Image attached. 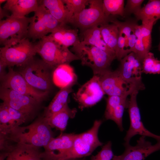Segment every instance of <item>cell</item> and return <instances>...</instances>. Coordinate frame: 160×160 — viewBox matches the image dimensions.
Instances as JSON below:
<instances>
[{
  "instance_id": "cell-17",
  "label": "cell",
  "mask_w": 160,
  "mask_h": 160,
  "mask_svg": "<svg viewBox=\"0 0 160 160\" xmlns=\"http://www.w3.org/2000/svg\"><path fill=\"white\" fill-rule=\"evenodd\" d=\"M117 69L123 79L129 84L141 80L142 62L132 52L122 58Z\"/></svg>"
},
{
  "instance_id": "cell-21",
  "label": "cell",
  "mask_w": 160,
  "mask_h": 160,
  "mask_svg": "<svg viewBox=\"0 0 160 160\" xmlns=\"http://www.w3.org/2000/svg\"><path fill=\"white\" fill-rule=\"evenodd\" d=\"M78 32L77 28H70L66 25H63L48 36L56 43L68 48L70 46H75L80 42Z\"/></svg>"
},
{
  "instance_id": "cell-15",
  "label": "cell",
  "mask_w": 160,
  "mask_h": 160,
  "mask_svg": "<svg viewBox=\"0 0 160 160\" xmlns=\"http://www.w3.org/2000/svg\"><path fill=\"white\" fill-rule=\"evenodd\" d=\"M76 134H62L52 138L44 148L43 154L47 160H61L71 149Z\"/></svg>"
},
{
  "instance_id": "cell-29",
  "label": "cell",
  "mask_w": 160,
  "mask_h": 160,
  "mask_svg": "<svg viewBox=\"0 0 160 160\" xmlns=\"http://www.w3.org/2000/svg\"><path fill=\"white\" fill-rule=\"evenodd\" d=\"M138 21L160 19V0H149L147 3L134 15Z\"/></svg>"
},
{
  "instance_id": "cell-9",
  "label": "cell",
  "mask_w": 160,
  "mask_h": 160,
  "mask_svg": "<svg viewBox=\"0 0 160 160\" xmlns=\"http://www.w3.org/2000/svg\"><path fill=\"white\" fill-rule=\"evenodd\" d=\"M63 25H66L60 22L39 4L33 16L31 17L27 36L33 41L40 39Z\"/></svg>"
},
{
  "instance_id": "cell-5",
  "label": "cell",
  "mask_w": 160,
  "mask_h": 160,
  "mask_svg": "<svg viewBox=\"0 0 160 160\" xmlns=\"http://www.w3.org/2000/svg\"><path fill=\"white\" fill-rule=\"evenodd\" d=\"M35 44L37 53L45 63L54 68L61 64H69L73 61L79 60L68 48L56 43L48 35L40 39Z\"/></svg>"
},
{
  "instance_id": "cell-27",
  "label": "cell",
  "mask_w": 160,
  "mask_h": 160,
  "mask_svg": "<svg viewBox=\"0 0 160 160\" xmlns=\"http://www.w3.org/2000/svg\"><path fill=\"white\" fill-rule=\"evenodd\" d=\"M77 112L76 108L71 109L67 105L47 121L51 128H55L63 132L65 129L69 119L74 118Z\"/></svg>"
},
{
  "instance_id": "cell-34",
  "label": "cell",
  "mask_w": 160,
  "mask_h": 160,
  "mask_svg": "<svg viewBox=\"0 0 160 160\" xmlns=\"http://www.w3.org/2000/svg\"><path fill=\"white\" fill-rule=\"evenodd\" d=\"M62 0L68 10L71 20L74 15L78 14L85 8L89 0Z\"/></svg>"
},
{
  "instance_id": "cell-35",
  "label": "cell",
  "mask_w": 160,
  "mask_h": 160,
  "mask_svg": "<svg viewBox=\"0 0 160 160\" xmlns=\"http://www.w3.org/2000/svg\"><path fill=\"white\" fill-rule=\"evenodd\" d=\"M135 33L137 37L135 45L134 52L135 53L140 60L143 61L147 55L148 53L146 51L142 42L140 25L138 24L136 25Z\"/></svg>"
},
{
  "instance_id": "cell-30",
  "label": "cell",
  "mask_w": 160,
  "mask_h": 160,
  "mask_svg": "<svg viewBox=\"0 0 160 160\" xmlns=\"http://www.w3.org/2000/svg\"><path fill=\"white\" fill-rule=\"evenodd\" d=\"M20 126L12 118L5 105L1 103L0 106V133H7Z\"/></svg>"
},
{
  "instance_id": "cell-39",
  "label": "cell",
  "mask_w": 160,
  "mask_h": 160,
  "mask_svg": "<svg viewBox=\"0 0 160 160\" xmlns=\"http://www.w3.org/2000/svg\"><path fill=\"white\" fill-rule=\"evenodd\" d=\"M0 20H1L4 17H7L9 15L7 14V11L4 9L3 8H1L0 7Z\"/></svg>"
},
{
  "instance_id": "cell-2",
  "label": "cell",
  "mask_w": 160,
  "mask_h": 160,
  "mask_svg": "<svg viewBox=\"0 0 160 160\" xmlns=\"http://www.w3.org/2000/svg\"><path fill=\"white\" fill-rule=\"evenodd\" d=\"M0 48V60L8 67H21L34 58L37 54L35 44L25 37L11 39Z\"/></svg>"
},
{
  "instance_id": "cell-12",
  "label": "cell",
  "mask_w": 160,
  "mask_h": 160,
  "mask_svg": "<svg viewBox=\"0 0 160 160\" xmlns=\"http://www.w3.org/2000/svg\"><path fill=\"white\" fill-rule=\"evenodd\" d=\"M31 17H20L12 15L0 20V42L3 44L11 39L27 37Z\"/></svg>"
},
{
  "instance_id": "cell-1",
  "label": "cell",
  "mask_w": 160,
  "mask_h": 160,
  "mask_svg": "<svg viewBox=\"0 0 160 160\" xmlns=\"http://www.w3.org/2000/svg\"><path fill=\"white\" fill-rule=\"evenodd\" d=\"M0 134L2 139L10 148L18 144L44 148L54 138L51 127L43 115L28 125L20 126L7 133Z\"/></svg>"
},
{
  "instance_id": "cell-6",
  "label": "cell",
  "mask_w": 160,
  "mask_h": 160,
  "mask_svg": "<svg viewBox=\"0 0 160 160\" xmlns=\"http://www.w3.org/2000/svg\"><path fill=\"white\" fill-rule=\"evenodd\" d=\"M102 123L100 120H96L89 129L76 134L72 147L63 159H80L90 156L97 147L102 146L103 143L98 136L99 129Z\"/></svg>"
},
{
  "instance_id": "cell-41",
  "label": "cell",
  "mask_w": 160,
  "mask_h": 160,
  "mask_svg": "<svg viewBox=\"0 0 160 160\" xmlns=\"http://www.w3.org/2000/svg\"><path fill=\"white\" fill-rule=\"evenodd\" d=\"M6 160H13L11 156L9 154L8 156L7 157Z\"/></svg>"
},
{
  "instance_id": "cell-16",
  "label": "cell",
  "mask_w": 160,
  "mask_h": 160,
  "mask_svg": "<svg viewBox=\"0 0 160 160\" xmlns=\"http://www.w3.org/2000/svg\"><path fill=\"white\" fill-rule=\"evenodd\" d=\"M98 75L104 92L108 96L124 94L132 84H129L123 79L117 69L112 71L108 69Z\"/></svg>"
},
{
  "instance_id": "cell-28",
  "label": "cell",
  "mask_w": 160,
  "mask_h": 160,
  "mask_svg": "<svg viewBox=\"0 0 160 160\" xmlns=\"http://www.w3.org/2000/svg\"><path fill=\"white\" fill-rule=\"evenodd\" d=\"M99 27L102 37L107 46L116 54L119 35L118 26L114 23H108Z\"/></svg>"
},
{
  "instance_id": "cell-10",
  "label": "cell",
  "mask_w": 160,
  "mask_h": 160,
  "mask_svg": "<svg viewBox=\"0 0 160 160\" xmlns=\"http://www.w3.org/2000/svg\"><path fill=\"white\" fill-rule=\"evenodd\" d=\"M0 87L10 89L22 95L32 97L41 103L46 99L49 92L37 89L31 86L17 71L12 67L1 79Z\"/></svg>"
},
{
  "instance_id": "cell-32",
  "label": "cell",
  "mask_w": 160,
  "mask_h": 160,
  "mask_svg": "<svg viewBox=\"0 0 160 160\" xmlns=\"http://www.w3.org/2000/svg\"><path fill=\"white\" fill-rule=\"evenodd\" d=\"M156 20L154 19L142 21L140 25L141 39L146 52L148 53L151 46V32L153 26Z\"/></svg>"
},
{
  "instance_id": "cell-13",
  "label": "cell",
  "mask_w": 160,
  "mask_h": 160,
  "mask_svg": "<svg viewBox=\"0 0 160 160\" xmlns=\"http://www.w3.org/2000/svg\"><path fill=\"white\" fill-rule=\"evenodd\" d=\"M139 91L136 90L130 95V100L128 103L130 124L124 139L125 143H129L131 139L137 135L152 137L157 141L160 140V135H155L148 130L141 121L140 110L136 100Z\"/></svg>"
},
{
  "instance_id": "cell-31",
  "label": "cell",
  "mask_w": 160,
  "mask_h": 160,
  "mask_svg": "<svg viewBox=\"0 0 160 160\" xmlns=\"http://www.w3.org/2000/svg\"><path fill=\"white\" fill-rule=\"evenodd\" d=\"M124 0H103V8L105 15L108 17L111 15L123 17Z\"/></svg>"
},
{
  "instance_id": "cell-25",
  "label": "cell",
  "mask_w": 160,
  "mask_h": 160,
  "mask_svg": "<svg viewBox=\"0 0 160 160\" xmlns=\"http://www.w3.org/2000/svg\"><path fill=\"white\" fill-rule=\"evenodd\" d=\"M81 32L82 39L80 41L81 43L100 48L116 58L115 53L107 47L104 41L99 26L94 27Z\"/></svg>"
},
{
  "instance_id": "cell-23",
  "label": "cell",
  "mask_w": 160,
  "mask_h": 160,
  "mask_svg": "<svg viewBox=\"0 0 160 160\" xmlns=\"http://www.w3.org/2000/svg\"><path fill=\"white\" fill-rule=\"evenodd\" d=\"M72 87L69 86L60 89L48 106L45 108L42 115L47 121L68 105L69 95L73 91Z\"/></svg>"
},
{
  "instance_id": "cell-33",
  "label": "cell",
  "mask_w": 160,
  "mask_h": 160,
  "mask_svg": "<svg viewBox=\"0 0 160 160\" xmlns=\"http://www.w3.org/2000/svg\"><path fill=\"white\" fill-rule=\"evenodd\" d=\"M142 73L160 74V60L155 58L152 52H149L143 61Z\"/></svg>"
},
{
  "instance_id": "cell-3",
  "label": "cell",
  "mask_w": 160,
  "mask_h": 160,
  "mask_svg": "<svg viewBox=\"0 0 160 160\" xmlns=\"http://www.w3.org/2000/svg\"><path fill=\"white\" fill-rule=\"evenodd\" d=\"M17 71L33 88L49 92L52 87V74L55 68L43 60L34 58Z\"/></svg>"
},
{
  "instance_id": "cell-19",
  "label": "cell",
  "mask_w": 160,
  "mask_h": 160,
  "mask_svg": "<svg viewBox=\"0 0 160 160\" xmlns=\"http://www.w3.org/2000/svg\"><path fill=\"white\" fill-rule=\"evenodd\" d=\"M137 89L135 85H132L129 89L124 94L120 95L108 96L107 100L105 117L107 119L118 116L124 112L126 106L127 97Z\"/></svg>"
},
{
  "instance_id": "cell-14",
  "label": "cell",
  "mask_w": 160,
  "mask_h": 160,
  "mask_svg": "<svg viewBox=\"0 0 160 160\" xmlns=\"http://www.w3.org/2000/svg\"><path fill=\"white\" fill-rule=\"evenodd\" d=\"M123 145L125 147L124 153L120 155H114L112 160H145L151 154L160 150V140L153 145L144 136L140 137L135 146L125 143Z\"/></svg>"
},
{
  "instance_id": "cell-8",
  "label": "cell",
  "mask_w": 160,
  "mask_h": 160,
  "mask_svg": "<svg viewBox=\"0 0 160 160\" xmlns=\"http://www.w3.org/2000/svg\"><path fill=\"white\" fill-rule=\"evenodd\" d=\"M0 98L3 103L21 112L27 121L35 117L41 103L32 97L1 87L0 89Z\"/></svg>"
},
{
  "instance_id": "cell-20",
  "label": "cell",
  "mask_w": 160,
  "mask_h": 160,
  "mask_svg": "<svg viewBox=\"0 0 160 160\" xmlns=\"http://www.w3.org/2000/svg\"><path fill=\"white\" fill-rule=\"evenodd\" d=\"M77 76L74 69L69 64H61L53 70V82L60 89L69 86H73L77 82Z\"/></svg>"
},
{
  "instance_id": "cell-36",
  "label": "cell",
  "mask_w": 160,
  "mask_h": 160,
  "mask_svg": "<svg viewBox=\"0 0 160 160\" xmlns=\"http://www.w3.org/2000/svg\"><path fill=\"white\" fill-rule=\"evenodd\" d=\"M111 146V142L108 141L96 155L91 156L90 160H112L114 155Z\"/></svg>"
},
{
  "instance_id": "cell-22",
  "label": "cell",
  "mask_w": 160,
  "mask_h": 160,
  "mask_svg": "<svg viewBox=\"0 0 160 160\" xmlns=\"http://www.w3.org/2000/svg\"><path fill=\"white\" fill-rule=\"evenodd\" d=\"M39 5L36 0H7L3 9L12 13V15L23 17L32 12H35Z\"/></svg>"
},
{
  "instance_id": "cell-11",
  "label": "cell",
  "mask_w": 160,
  "mask_h": 160,
  "mask_svg": "<svg viewBox=\"0 0 160 160\" xmlns=\"http://www.w3.org/2000/svg\"><path fill=\"white\" fill-rule=\"evenodd\" d=\"M105 94L101 87L99 76L94 75L89 81L82 85L73 94V97L79 104V108L83 110L96 105Z\"/></svg>"
},
{
  "instance_id": "cell-42",
  "label": "cell",
  "mask_w": 160,
  "mask_h": 160,
  "mask_svg": "<svg viewBox=\"0 0 160 160\" xmlns=\"http://www.w3.org/2000/svg\"><path fill=\"white\" fill-rule=\"evenodd\" d=\"M7 1L6 0H0V4L5 2H6Z\"/></svg>"
},
{
  "instance_id": "cell-37",
  "label": "cell",
  "mask_w": 160,
  "mask_h": 160,
  "mask_svg": "<svg viewBox=\"0 0 160 160\" xmlns=\"http://www.w3.org/2000/svg\"><path fill=\"white\" fill-rule=\"evenodd\" d=\"M144 0H128L124 8L123 17L127 19L132 14L138 12L141 8V5Z\"/></svg>"
},
{
  "instance_id": "cell-43",
  "label": "cell",
  "mask_w": 160,
  "mask_h": 160,
  "mask_svg": "<svg viewBox=\"0 0 160 160\" xmlns=\"http://www.w3.org/2000/svg\"><path fill=\"white\" fill-rule=\"evenodd\" d=\"M159 30L160 31V27H159ZM159 50L160 51V42L159 45Z\"/></svg>"
},
{
  "instance_id": "cell-7",
  "label": "cell",
  "mask_w": 160,
  "mask_h": 160,
  "mask_svg": "<svg viewBox=\"0 0 160 160\" xmlns=\"http://www.w3.org/2000/svg\"><path fill=\"white\" fill-rule=\"evenodd\" d=\"M89 7L74 15L69 23L79 29L81 32L94 27L109 23L113 17L105 14L103 0H89Z\"/></svg>"
},
{
  "instance_id": "cell-4",
  "label": "cell",
  "mask_w": 160,
  "mask_h": 160,
  "mask_svg": "<svg viewBox=\"0 0 160 160\" xmlns=\"http://www.w3.org/2000/svg\"><path fill=\"white\" fill-rule=\"evenodd\" d=\"M72 49L81 60L82 65L91 68L94 75H99L109 69L112 62L116 58L100 48L84 44L80 41L73 46Z\"/></svg>"
},
{
  "instance_id": "cell-40",
  "label": "cell",
  "mask_w": 160,
  "mask_h": 160,
  "mask_svg": "<svg viewBox=\"0 0 160 160\" xmlns=\"http://www.w3.org/2000/svg\"><path fill=\"white\" fill-rule=\"evenodd\" d=\"M61 160H87L84 159H82L81 158H80V159L71 158V159H66Z\"/></svg>"
},
{
  "instance_id": "cell-18",
  "label": "cell",
  "mask_w": 160,
  "mask_h": 160,
  "mask_svg": "<svg viewBox=\"0 0 160 160\" xmlns=\"http://www.w3.org/2000/svg\"><path fill=\"white\" fill-rule=\"evenodd\" d=\"M137 20L135 19L128 18L124 22H121L113 17L110 22L118 26L119 34L124 39L126 42V52L127 55L134 52L137 40L135 31Z\"/></svg>"
},
{
  "instance_id": "cell-38",
  "label": "cell",
  "mask_w": 160,
  "mask_h": 160,
  "mask_svg": "<svg viewBox=\"0 0 160 160\" xmlns=\"http://www.w3.org/2000/svg\"><path fill=\"white\" fill-rule=\"evenodd\" d=\"M7 67V65L3 61L0 60V79L6 74L5 68Z\"/></svg>"
},
{
  "instance_id": "cell-24",
  "label": "cell",
  "mask_w": 160,
  "mask_h": 160,
  "mask_svg": "<svg viewBox=\"0 0 160 160\" xmlns=\"http://www.w3.org/2000/svg\"><path fill=\"white\" fill-rule=\"evenodd\" d=\"M39 2L60 22L64 25L69 23V13L62 0H43Z\"/></svg>"
},
{
  "instance_id": "cell-26",
  "label": "cell",
  "mask_w": 160,
  "mask_h": 160,
  "mask_svg": "<svg viewBox=\"0 0 160 160\" xmlns=\"http://www.w3.org/2000/svg\"><path fill=\"white\" fill-rule=\"evenodd\" d=\"M39 148L23 144H18L9 153L13 160H46Z\"/></svg>"
}]
</instances>
